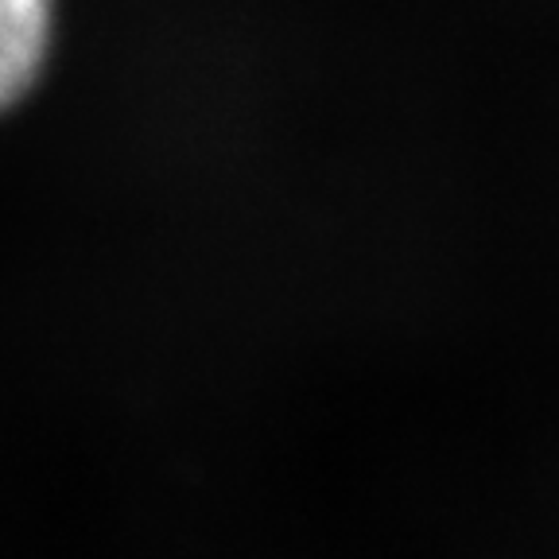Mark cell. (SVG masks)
I'll return each instance as SVG.
<instances>
[{"mask_svg": "<svg viewBox=\"0 0 559 559\" xmlns=\"http://www.w3.org/2000/svg\"><path fill=\"white\" fill-rule=\"evenodd\" d=\"M51 44L55 0H0V114L35 90Z\"/></svg>", "mask_w": 559, "mask_h": 559, "instance_id": "obj_1", "label": "cell"}]
</instances>
